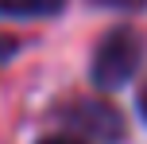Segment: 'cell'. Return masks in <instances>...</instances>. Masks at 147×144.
Returning <instances> with one entry per match:
<instances>
[{
    "mask_svg": "<svg viewBox=\"0 0 147 144\" xmlns=\"http://www.w3.org/2000/svg\"><path fill=\"white\" fill-rule=\"evenodd\" d=\"M143 62V39L136 35L132 27H112L109 35L97 43L93 51V66H89V78L101 90H120L124 82H132L136 70Z\"/></svg>",
    "mask_w": 147,
    "mask_h": 144,
    "instance_id": "1",
    "label": "cell"
},
{
    "mask_svg": "<svg viewBox=\"0 0 147 144\" xmlns=\"http://www.w3.org/2000/svg\"><path fill=\"white\" fill-rule=\"evenodd\" d=\"M66 8V0H0V16H16V20H39V16H54Z\"/></svg>",
    "mask_w": 147,
    "mask_h": 144,
    "instance_id": "2",
    "label": "cell"
},
{
    "mask_svg": "<svg viewBox=\"0 0 147 144\" xmlns=\"http://www.w3.org/2000/svg\"><path fill=\"white\" fill-rule=\"evenodd\" d=\"M97 4H105V8H120V12H132V8H140L143 0H97Z\"/></svg>",
    "mask_w": 147,
    "mask_h": 144,
    "instance_id": "3",
    "label": "cell"
},
{
    "mask_svg": "<svg viewBox=\"0 0 147 144\" xmlns=\"http://www.w3.org/2000/svg\"><path fill=\"white\" fill-rule=\"evenodd\" d=\"M39 144H85V140H78V136H47V140H39Z\"/></svg>",
    "mask_w": 147,
    "mask_h": 144,
    "instance_id": "4",
    "label": "cell"
},
{
    "mask_svg": "<svg viewBox=\"0 0 147 144\" xmlns=\"http://www.w3.org/2000/svg\"><path fill=\"white\" fill-rule=\"evenodd\" d=\"M140 109H143V117H147V86H143V93H140Z\"/></svg>",
    "mask_w": 147,
    "mask_h": 144,
    "instance_id": "5",
    "label": "cell"
}]
</instances>
